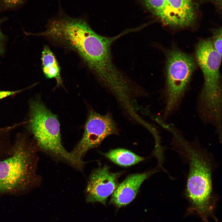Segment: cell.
<instances>
[{"instance_id":"cell-1","label":"cell","mask_w":222,"mask_h":222,"mask_svg":"<svg viewBox=\"0 0 222 222\" xmlns=\"http://www.w3.org/2000/svg\"><path fill=\"white\" fill-rule=\"evenodd\" d=\"M34 35L47 37L73 50L95 75L109 68L112 63L110 47L117 36L107 37L94 32L84 19L61 13L50 20L46 31Z\"/></svg>"},{"instance_id":"cell-2","label":"cell","mask_w":222,"mask_h":222,"mask_svg":"<svg viewBox=\"0 0 222 222\" xmlns=\"http://www.w3.org/2000/svg\"><path fill=\"white\" fill-rule=\"evenodd\" d=\"M36 150L26 136H17L11 154L0 160V195L25 192L40 181Z\"/></svg>"},{"instance_id":"cell-3","label":"cell","mask_w":222,"mask_h":222,"mask_svg":"<svg viewBox=\"0 0 222 222\" xmlns=\"http://www.w3.org/2000/svg\"><path fill=\"white\" fill-rule=\"evenodd\" d=\"M176 145L184 150L189 161V170L186 194L195 211L205 222L213 215L212 166L207 154L202 149L186 140L183 136Z\"/></svg>"},{"instance_id":"cell-4","label":"cell","mask_w":222,"mask_h":222,"mask_svg":"<svg viewBox=\"0 0 222 222\" xmlns=\"http://www.w3.org/2000/svg\"><path fill=\"white\" fill-rule=\"evenodd\" d=\"M221 56L213 47L210 39L201 40L196 45V60L204 80L198 110L200 117L208 121H217L222 117V86L219 72Z\"/></svg>"},{"instance_id":"cell-5","label":"cell","mask_w":222,"mask_h":222,"mask_svg":"<svg viewBox=\"0 0 222 222\" xmlns=\"http://www.w3.org/2000/svg\"><path fill=\"white\" fill-rule=\"evenodd\" d=\"M29 107L28 129L39 147L56 159L81 170L84 162L75 158L62 144L60 125L56 116L39 100H30Z\"/></svg>"},{"instance_id":"cell-6","label":"cell","mask_w":222,"mask_h":222,"mask_svg":"<svg viewBox=\"0 0 222 222\" xmlns=\"http://www.w3.org/2000/svg\"><path fill=\"white\" fill-rule=\"evenodd\" d=\"M164 117H167L179 107L196 67L194 58L177 49L166 53Z\"/></svg>"},{"instance_id":"cell-7","label":"cell","mask_w":222,"mask_h":222,"mask_svg":"<svg viewBox=\"0 0 222 222\" xmlns=\"http://www.w3.org/2000/svg\"><path fill=\"white\" fill-rule=\"evenodd\" d=\"M118 131L110 113L102 115L91 111L85 123L82 138L70 153L76 158L82 160L88 151L99 146L108 136L117 133Z\"/></svg>"},{"instance_id":"cell-8","label":"cell","mask_w":222,"mask_h":222,"mask_svg":"<svg viewBox=\"0 0 222 222\" xmlns=\"http://www.w3.org/2000/svg\"><path fill=\"white\" fill-rule=\"evenodd\" d=\"M120 173L110 171L107 166L94 170L89 177L86 189L87 202H100L105 205L107 198L117 187Z\"/></svg>"},{"instance_id":"cell-9","label":"cell","mask_w":222,"mask_h":222,"mask_svg":"<svg viewBox=\"0 0 222 222\" xmlns=\"http://www.w3.org/2000/svg\"><path fill=\"white\" fill-rule=\"evenodd\" d=\"M166 18L165 25L175 28L191 26L196 18L192 0H165Z\"/></svg>"},{"instance_id":"cell-10","label":"cell","mask_w":222,"mask_h":222,"mask_svg":"<svg viewBox=\"0 0 222 222\" xmlns=\"http://www.w3.org/2000/svg\"><path fill=\"white\" fill-rule=\"evenodd\" d=\"M152 173L150 172L129 176L113 192L110 202L118 208L129 204L135 198L142 184Z\"/></svg>"},{"instance_id":"cell-11","label":"cell","mask_w":222,"mask_h":222,"mask_svg":"<svg viewBox=\"0 0 222 222\" xmlns=\"http://www.w3.org/2000/svg\"><path fill=\"white\" fill-rule=\"evenodd\" d=\"M41 59L43 71L45 76L48 79H55L57 86H63L60 66L55 55L47 46L43 47Z\"/></svg>"},{"instance_id":"cell-12","label":"cell","mask_w":222,"mask_h":222,"mask_svg":"<svg viewBox=\"0 0 222 222\" xmlns=\"http://www.w3.org/2000/svg\"><path fill=\"white\" fill-rule=\"evenodd\" d=\"M103 154L114 163L125 166L134 165L144 159V158L123 149L112 150Z\"/></svg>"},{"instance_id":"cell-13","label":"cell","mask_w":222,"mask_h":222,"mask_svg":"<svg viewBox=\"0 0 222 222\" xmlns=\"http://www.w3.org/2000/svg\"><path fill=\"white\" fill-rule=\"evenodd\" d=\"M146 7L164 25L166 18L165 0H143Z\"/></svg>"},{"instance_id":"cell-14","label":"cell","mask_w":222,"mask_h":222,"mask_svg":"<svg viewBox=\"0 0 222 222\" xmlns=\"http://www.w3.org/2000/svg\"><path fill=\"white\" fill-rule=\"evenodd\" d=\"M215 49L222 56V29L219 28L213 32L212 39H211Z\"/></svg>"},{"instance_id":"cell-15","label":"cell","mask_w":222,"mask_h":222,"mask_svg":"<svg viewBox=\"0 0 222 222\" xmlns=\"http://www.w3.org/2000/svg\"><path fill=\"white\" fill-rule=\"evenodd\" d=\"M25 0H0V10L10 9L22 4Z\"/></svg>"},{"instance_id":"cell-16","label":"cell","mask_w":222,"mask_h":222,"mask_svg":"<svg viewBox=\"0 0 222 222\" xmlns=\"http://www.w3.org/2000/svg\"><path fill=\"white\" fill-rule=\"evenodd\" d=\"M30 87L15 91H0V100L7 97L14 95L29 88Z\"/></svg>"},{"instance_id":"cell-17","label":"cell","mask_w":222,"mask_h":222,"mask_svg":"<svg viewBox=\"0 0 222 222\" xmlns=\"http://www.w3.org/2000/svg\"><path fill=\"white\" fill-rule=\"evenodd\" d=\"M6 40L5 36L3 34L0 28V55H2L5 52V43Z\"/></svg>"},{"instance_id":"cell-18","label":"cell","mask_w":222,"mask_h":222,"mask_svg":"<svg viewBox=\"0 0 222 222\" xmlns=\"http://www.w3.org/2000/svg\"><path fill=\"white\" fill-rule=\"evenodd\" d=\"M216 1H217L219 3H220L221 4L222 0H215Z\"/></svg>"},{"instance_id":"cell-19","label":"cell","mask_w":222,"mask_h":222,"mask_svg":"<svg viewBox=\"0 0 222 222\" xmlns=\"http://www.w3.org/2000/svg\"><path fill=\"white\" fill-rule=\"evenodd\" d=\"M1 132H2V129H1V128H0V135L1 133Z\"/></svg>"}]
</instances>
